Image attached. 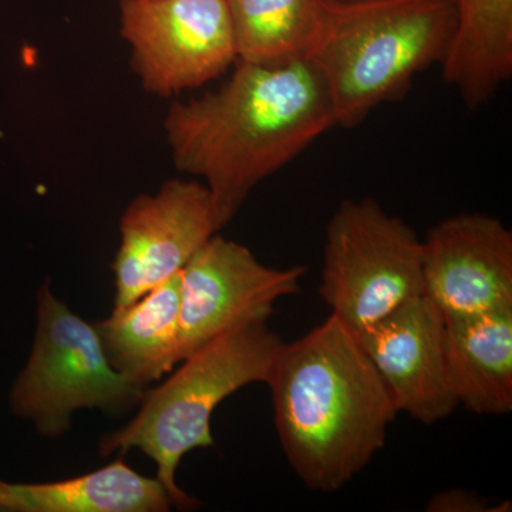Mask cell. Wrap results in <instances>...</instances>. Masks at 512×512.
<instances>
[{
	"instance_id": "cell-12",
	"label": "cell",
	"mask_w": 512,
	"mask_h": 512,
	"mask_svg": "<svg viewBox=\"0 0 512 512\" xmlns=\"http://www.w3.org/2000/svg\"><path fill=\"white\" fill-rule=\"evenodd\" d=\"M446 319L444 362L458 406L478 416L512 412V308Z\"/></svg>"
},
{
	"instance_id": "cell-11",
	"label": "cell",
	"mask_w": 512,
	"mask_h": 512,
	"mask_svg": "<svg viewBox=\"0 0 512 512\" xmlns=\"http://www.w3.org/2000/svg\"><path fill=\"white\" fill-rule=\"evenodd\" d=\"M400 412L424 426L447 419L458 403L446 375V319L426 295L355 332Z\"/></svg>"
},
{
	"instance_id": "cell-16",
	"label": "cell",
	"mask_w": 512,
	"mask_h": 512,
	"mask_svg": "<svg viewBox=\"0 0 512 512\" xmlns=\"http://www.w3.org/2000/svg\"><path fill=\"white\" fill-rule=\"evenodd\" d=\"M238 60L279 64L305 59L325 0H227Z\"/></svg>"
},
{
	"instance_id": "cell-1",
	"label": "cell",
	"mask_w": 512,
	"mask_h": 512,
	"mask_svg": "<svg viewBox=\"0 0 512 512\" xmlns=\"http://www.w3.org/2000/svg\"><path fill=\"white\" fill-rule=\"evenodd\" d=\"M235 63L220 89L175 101L164 120L175 168L204 178L222 228L256 185L336 127L308 60Z\"/></svg>"
},
{
	"instance_id": "cell-2",
	"label": "cell",
	"mask_w": 512,
	"mask_h": 512,
	"mask_svg": "<svg viewBox=\"0 0 512 512\" xmlns=\"http://www.w3.org/2000/svg\"><path fill=\"white\" fill-rule=\"evenodd\" d=\"M266 386L286 460L319 493L362 473L399 414L355 330L335 315L285 343Z\"/></svg>"
},
{
	"instance_id": "cell-3",
	"label": "cell",
	"mask_w": 512,
	"mask_h": 512,
	"mask_svg": "<svg viewBox=\"0 0 512 512\" xmlns=\"http://www.w3.org/2000/svg\"><path fill=\"white\" fill-rule=\"evenodd\" d=\"M454 29L451 0H325L305 60L325 86L336 126L355 127L406 94L417 74L443 63Z\"/></svg>"
},
{
	"instance_id": "cell-6",
	"label": "cell",
	"mask_w": 512,
	"mask_h": 512,
	"mask_svg": "<svg viewBox=\"0 0 512 512\" xmlns=\"http://www.w3.org/2000/svg\"><path fill=\"white\" fill-rule=\"evenodd\" d=\"M144 394V386L110 365L96 328L60 302L46 282L37 292L32 353L10 390L13 413L56 439L69 430L77 410L124 412Z\"/></svg>"
},
{
	"instance_id": "cell-5",
	"label": "cell",
	"mask_w": 512,
	"mask_h": 512,
	"mask_svg": "<svg viewBox=\"0 0 512 512\" xmlns=\"http://www.w3.org/2000/svg\"><path fill=\"white\" fill-rule=\"evenodd\" d=\"M423 239L373 198L343 200L326 225L319 295L359 332L424 295Z\"/></svg>"
},
{
	"instance_id": "cell-14",
	"label": "cell",
	"mask_w": 512,
	"mask_h": 512,
	"mask_svg": "<svg viewBox=\"0 0 512 512\" xmlns=\"http://www.w3.org/2000/svg\"><path fill=\"white\" fill-rule=\"evenodd\" d=\"M456 29L443 79L470 109L493 99L512 76V0H451Z\"/></svg>"
},
{
	"instance_id": "cell-4",
	"label": "cell",
	"mask_w": 512,
	"mask_h": 512,
	"mask_svg": "<svg viewBox=\"0 0 512 512\" xmlns=\"http://www.w3.org/2000/svg\"><path fill=\"white\" fill-rule=\"evenodd\" d=\"M285 342L255 320L222 333L197 352L157 389L144 394L140 412L126 427L101 439V456L138 448L156 461L157 478L174 507L192 510L198 501L178 487L181 458L214 446L211 419L227 397L248 384H268Z\"/></svg>"
},
{
	"instance_id": "cell-9",
	"label": "cell",
	"mask_w": 512,
	"mask_h": 512,
	"mask_svg": "<svg viewBox=\"0 0 512 512\" xmlns=\"http://www.w3.org/2000/svg\"><path fill=\"white\" fill-rule=\"evenodd\" d=\"M220 229L205 184L170 180L156 194L138 195L121 217L114 309L136 302L180 272Z\"/></svg>"
},
{
	"instance_id": "cell-19",
	"label": "cell",
	"mask_w": 512,
	"mask_h": 512,
	"mask_svg": "<svg viewBox=\"0 0 512 512\" xmlns=\"http://www.w3.org/2000/svg\"><path fill=\"white\" fill-rule=\"evenodd\" d=\"M328 2H333V3H350V2H360V0H328Z\"/></svg>"
},
{
	"instance_id": "cell-17",
	"label": "cell",
	"mask_w": 512,
	"mask_h": 512,
	"mask_svg": "<svg viewBox=\"0 0 512 512\" xmlns=\"http://www.w3.org/2000/svg\"><path fill=\"white\" fill-rule=\"evenodd\" d=\"M485 498L467 490H450L434 495L427 511L433 512H483L491 511Z\"/></svg>"
},
{
	"instance_id": "cell-18",
	"label": "cell",
	"mask_w": 512,
	"mask_h": 512,
	"mask_svg": "<svg viewBox=\"0 0 512 512\" xmlns=\"http://www.w3.org/2000/svg\"><path fill=\"white\" fill-rule=\"evenodd\" d=\"M6 483L0 480V501H2L3 493H5Z\"/></svg>"
},
{
	"instance_id": "cell-7",
	"label": "cell",
	"mask_w": 512,
	"mask_h": 512,
	"mask_svg": "<svg viewBox=\"0 0 512 512\" xmlns=\"http://www.w3.org/2000/svg\"><path fill=\"white\" fill-rule=\"evenodd\" d=\"M121 36L144 90L170 97L238 60L227 0H120Z\"/></svg>"
},
{
	"instance_id": "cell-8",
	"label": "cell",
	"mask_w": 512,
	"mask_h": 512,
	"mask_svg": "<svg viewBox=\"0 0 512 512\" xmlns=\"http://www.w3.org/2000/svg\"><path fill=\"white\" fill-rule=\"evenodd\" d=\"M306 266L272 268L245 245L215 234L181 271V362L228 330L268 320L275 303L301 292Z\"/></svg>"
},
{
	"instance_id": "cell-13",
	"label": "cell",
	"mask_w": 512,
	"mask_h": 512,
	"mask_svg": "<svg viewBox=\"0 0 512 512\" xmlns=\"http://www.w3.org/2000/svg\"><path fill=\"white\" fill-rule=\"evenodd\" d=\"M181 271L94 326L113 369L140 386L157 382L181 362Z\"/></svg>"
},
{
	"instance_id": "cell-15",
	"label": "cell",
	"mask_w": 512,
	"mask_h": 512,
	"mask_svg": "<svg viewBox=\"0 0 512 512\" xmlns=\"http://www.w3.org/2000/svg\"><path fill=\"white\" fill-rule=\"evenodd\" d=\"M170 495L158 478L141 476L123 460L56 483L10 484L3 512H167Z\"/></svg>"
},
{
	"instance_id": "cell-10",
	"label": "cell",
	"mask_w": 512,
	"mask_h": 512,
	"mask_svg": "<svg viewBox=\"0 0 512 512\" xmlns=\"http://www.w3.org/2000/svg\"><path fill=\"white\" fill-rule=\"evenodd\" d=\"M424 295L444 318L512 308V232L481 212L440 221L423 239Z\"/></svg>"
}]
</instances>
